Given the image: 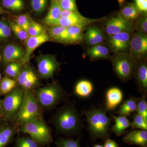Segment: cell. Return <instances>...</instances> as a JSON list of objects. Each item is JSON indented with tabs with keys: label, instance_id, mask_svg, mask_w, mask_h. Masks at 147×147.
<instances>
[{
	"label": "cell",
	"instance_id": "obj_32",
	"mask_svg": "<svg viewBox=\"0 0 147 147\" xmlns=\"http://www.w3.org/2000/svg\"><path fill=\"white\" fill-rule=\"evenodd\" d=\"M48 0H29L32 11L36 15L43 13L48 5Z\"/></svg>",
	"mask_w": 147,
	"mask_h": 147
},
{
	"label": "cell",
	"instance_id": "obj_10",
	"mask_svg": "<svg viewBox=\"0 0 147 147\" xmlns=\"http://www.w3.org/2000/svg\"><path fill=\"white\" fill-rule=\"evenodd\" d=\"M129 45L132 59L135 61L142 59L147 52V35L137 32L131 38Z\"/></svg>",
	"mask_w": 147,
	"mask_h": 147
},
{
	"label": "cell",
	"instance_id": "obj_50",
	"mask_svg": "<svg viewBox=\"0 0 147 147\" xmlns=\"http://www.w3.org/2000/svg\"><path fill=\"white\" fill-rule=\"evenodd\" d=\"M1 55H0V61H1Z\"/></svg>",
	"mask_w": 147,
	"mask_h": 147
},
{
	"label": "cell",
	"instance_id": "obj_47",
	"mask_svg": "<svg viewBox=\"0 0 147 147\" xmlns=\"http://www.w3.org/2000/svg\"><path fill=\"white\" fill-rule=\"evenodd\" d=\"M125 0H118V2L119 3V4L120 5L122 4L124 2V1Z\"/></svg>",
	"mask_w": 147,
	"mask_h": 147
},
{
	"label": "cell",
	"instance_id": "obj_37",
	"mask_svg": "<svg viewBox=\"0 0 147 147\" xmlns=\"http://www.w3.org/2000/svg\"><path fill=\"white\" fill-rule=\"evenodd\" d=\"M45 32V29L42 25L32 19L30 26L27 31L29 36H36Z\"/></svg>",
	"mask_w": 147,
	"mask_h": 147
},
{
	"label": "cell",
	"instance_id": "obj_18",
	"mask_svg": "<svg viewBox=\"0 0 147 147\" xmlns=\"http://www.w3.org/2000/svg\"><path fill=\"white\" fill-rule=\"evenodd\" d=\"M123 99V94L120 89L112 88L107 91L106 94V108L113 110L117 108Z\"/></svg>",
	"mask_w": 147,
	"mask_h": 147
},
{
	"label": "cell",
	"instance_id": "obj_28",
	"mask_svg": "<svg viewBox=\"0 0 147 147\" xmlns=\"http://www.w3.org/2000/svg\"><path fill=\"white\" fill-rule=\"evenodd\" d=\"M140 13L135 4H130L121 9L120 14L126 20L131 21L138 18Z\"/></svg>",
	"mask_w": 147,
	"mask_h": 147
},
{
	"label": "cell",
	"instance_id": "obj_36",
	"mask_svg": "<svg viewBox=\"0 0 147 147\" xmlns=\"http://www.w3.org/2000/svg\"><path fill=\"white\" fill-rule=\"evenodd\" d=\"M54 143L57 147H81L79 139L73 140L60 137Z\"/></svg>",
	"mask_w": 147,
	"mask_h": 147
},
{
	"label": "cell",
	"instance_id": "obj_25",
	"mask_svg": "<svg viewBox=\"0 0 147 147\" xmlns=\"http://www.w3.org/2000/svg\"><path fill=\"white\" fill-rule=\"evenodd\" d=\"M93 90V86L91 82L87 80H82L76 84L74 92L78 96L86 98L90 95Z\"/></svg>",
	"mask_w": 147,
	"mask_h": 147
},
{
	"label": "cell",
	"instance_id": "obj_11",
	"mask_svg": "<svg viewBox=\"0 0 147 147\" xmlns=\"http://www.w3.org/2000/svg\"><path fill=\"white\" fill-rule=\"evenodd\" d=\"M134 29L131 21L126 20L120 14L110 18L105 24V32L110 36L122 32L131 33Z\"/></svg>",
	"mask_w": 147,
	"mask_h": 147
},
{
	"label": "cell",
	"instance_id": "obj_4",
	"mask_svg": "<svg viewBox=\"0 0 147 147\" xmlns=\"http://www.w3.org/2000/svg\"><path fill=\"white\" fill-rule=\"evenodd\" d=\"M24 92V100L21 108L12 120L18 127L42 117L40 107L34 92L32 90Z\"/></svg>",
	"mask_w": 147,
	"mask_h": 147
},
{
	"label": "cell",
	"instance_id": "obj_48",
	"mask_svg": "<svg viewBox=\"0 0 147 147\" xmlns=\"http://www.w3.org/2000/svg\"><path fill=\"white\" fill-rule=\"evenodd\" d=\"M94 147H104L103 146L100 145H95L94 146Z\"/></svg>",
	"mask_w": 147,
	"mask_h": 147
},
{
	"label": "cell",
	"instance_id": "obj_3",
	"mask_svg": "<svg viewBox=\"0 0 147 147\" xmlns=\"http://www.w3.org/2000/svg\"><path fill=\"white\" fill-rule=\"evenodd\" d=\"M18 131L28 134L42 147L49 146L53 142L52 130L42 117L20 125Z\"/></svg>",
	"mask_w": 147,
	"mask_h": 147
},
{
	"label": "cell",
	"instance_id": "obj_23",
	"mask_svg": "<svg viewBox=\"0 0 147 147\" xmlns=\"http://www.w3.org/2000/svg\"><path fill=\"white\" fill-rule=\"evenodd\" d=\"M0 5L7 13H19L24 10V0H0Z\"/></svg>",
	"mask_w": 147,
	"mask_h": 147
},
{
	"label": "cell",
	"instance_id": "obj_15",
	"mask_svg": "<svg viewBox=\"0 0 147 147\" xmlns=\"http://www.w3.org/2000/svg\"><path fill=\"white\" fill-rule=\"evenodd\" d=\"M123 141L128 144L147 147V130L139 129L130 131L125 135Z\"/></svg>",
	"mask_w": 147,
	"mask_h": 147
},
{
	"label": "cell",
	"instance_id": "obj_17",
	"mask_svg": "<svg viewBox=\"0 0 147 147\" xmlns=\"http://www.w3.org/2000/svg\"><path fill=\"white\" fill-rule=\"evenodd\" d=\"M25 51L18 45L9 44L7 45L3 52L4 60L6 63L21 61L24 58Z\"/></svg>",
	"mask_w": 147,
	"mask_h": 147
},
{
	"label": "cell",
	"instance_id": "obj_33",
	"mask_svg": "<svg viewBox=\"0 0 147 147\" xmlns=\"http://www.w3.org/2000/svg\"><path fill=\"white\" fill-rule=\"evenodd\" d=\"M21 63L17 62H12L7 66L5 73L9 77L12 79H17L22 67Z\"/></svg>",
	"mask_w": 147,
	"mask_h": 147
},
{
	"label": "cell",
	"instance_id": "obj_42",
	"mask_svg": "<svg viewBox=\"0 0 147 147\" xmlns=\"http://www.w3.org/2000/svg\"><path fill=\"white\" fill-rule=\"evenodd\" d=\"M136 28L140 32L146 34L147 32V18L146 16L140 18L136 24Z\"/></svg>",
	"mask_w": 147,
	"mask_h": 147
},
{
	"label": "cell",
	"instance_id": "obj_45",
	"mask_svg": "<svg viewBox=\"0 0 147 147\" xmlns=\"http://www.w3.org/2000/svg\"><path fill=\"white\" fill-rule=\"evenodd\" d=\"M6 11H5L4 9L2 8L1 6L0 5V15H2L3 14H5V13H8Z\"/></svg>",
	"mask_w": 147,
	"mask_h": 147
},
{
	"label": "cell",
	"instance_id": "obj_39",
	"mask_svg": "<svg viewBox=\"0 0 147 147\" xmlns=\"http://www.w3.org/2000/svg\"><path fill=\"white\" fill-rule=\"evenodd\" d=\"M136 111L147 121V102L146 96H142L138 99Z\"/></svg>",
	"mask_w": 147,
	"mask_h": 147
},
{
	"label": "cell",
	"instance_id": "obj_31",
	"mask_svg": "<svg viewBox=\"0 0 147 147\" xmlns=\"http://www.w3.org/2000/svg\"><path fill=\"white\" fill-rule=\"evenodd\" d=\"M17 81L15 79L4 77L0 83V94H7L17 86Z\"/></svg>",
	"mask_w": 147,
	"mask_h": 147
},
{
	"label": "cell",
	"instance_id": "obj_22",
	"mask_svg": "<svg viewBox=\"0 0 147 147\" xmlns=\"http://www.w3.org/2000/svg\"><path fill=\"white\" fill-rule=\"evenodd\" d=\"M85 37L87 42L93 45L100 44L104 39L102 31L97 27L88 28L85 34Z\"/></svg>",
	"mask_w": 147,
	"mask_h": 147
},
{
	"label": "cell",
	"instance_id": "obj_26",
	"mask_svg": "<svg viewBox=\"0 0 147 147\" xmlns=\"http://www.w3.org/2000/svg\"><path fill=\"white\" fill-rule=\"evenodd\" d=\"M49 29L50 36L59 42H66L67 38V28L60 26H51Z\"/></svg>",
	"mask_w": 147,
	"mask_h": 147
},
{
	"label": "cell",
	"instance_id": "obj_24",
	"mask_svg": "<svg viewBox=\"0 0 147 147\" xmlns=\"http://www.w3.org/2000/svg\"><path fill=\"white\" fill-rule=\"evenodd\" d=\"M139 98L130 96L124 101L121 105L117 113L119 115L129 117L136 111L137 103Z\"/></svg>",
	"mask_w": 147,
	"mask_h": 147
},
{
	"label": "cell",
	"instance_id": "obj_5",
	"mask_svg": "<svg viewBox=\"0 0 147 147\" xmlns=\"http://www.w3.org/2000/svg\"><path fill=\"white\" fill-rule=\"evenodd\" d=\"M34 92L40 107L45 109H51L62 100L65 92L61 88L55 83L35 89Z\"/></svg>",
	"mask_w": 147,
	"mask_h": 147
},
{
	"label": "cell",
	"instance_id": "obj_20",
	"mask_svg": "<svg viewBox=\"0 0 147 147\" xmlns=\"http://www.w3.org/2000/svg\"><path fill=\"white\" fill-rule=\"evenodd\" d=\"M115 120V123L112 127L111 130L116 136L119 137L124 134L125 130L131 126V123L127 117L119 115H111Z\"/></svg>",
	"mask_w": 147,
	"mask_h": 147
},
{
	"label": "cell",
	"instance_id": "obj_16",
	"mask_svg": "<svg viewBox=\"0 0 147 147\" xmlns=\"http://www.w3.org/2000/svg\"><path fill=\"white\" fill-rule=\"evenodd\" d=\"M18 133L16 125L5 124L0 126V147H6L14 140V137Z\"/></svg>",
	"mask_w": 147,
	"mask_h": 147
},
{
	"label": "cell",
	"instance_id": "obj_21",
	"mask_svg": "<svg viewBox=\"0 0 147 147\" xmlns=\"http://www.w3.org/2000/svg\"><path fill=\"white\" fill-rule=\"evenodd\" d=\"M61 11L57 1L55 0H50V8L47 15L42 20L43 23L51 26L60 18Z\"/></svg>",
	"mask_w": 147,
	"mask_h": 147
},
{
	"label": "cell",
	"instance_id": "obj_34",
	"mask_svg": "<svg viewBox=\"0 0 147 147\" xmlns=\"http://www.w3.org/2000/svg\"><path fill=\"white\" fill-rule=\"evenodd\" d=\"M13 21L19 26L27 31L30 26L32 18L28 13L13 16Z\"/></svg>",
	"mask_w": 147,
	"mask_h": 147
},
{
	"label": "cell",
	"instance_id": "obj_13",
	"mask_svg": "<svg viewBox=\"0 0 147 147\" xmlns=\"http://www.w3.org/2000/svg\"><path fill=\"white\" fill-rule=\"evenodd\" d=\"M50 40L49 35L46 33L36 36H29L26 40V51L24 58L21 61L23 65L28 63L31 55L34 50L43 43Z\"/></svg>",
	"mask_w": 147,
	"mask_h": 147
},
{
	"label": "cell",
	"instance_id": "obj_9",
	"mask_svg": "<svg viewBox=\"0 0 147 147\" xmlns=\"http://www.w3.org/2000/svg\"><path fill=\"white\" fill-rule=\"evenodd\" d=\"M26 65L24 67L22 66L16 81L24 91H33L39 84L38 78L33 69L30 66Z\"/></svg>",
	"mask_w": 147,
	"mask_h": 147
},
{
	"label": "cell",
	"instance_id": "obj_12",
	"mask_svg": "<svg viewBox=\"0 0 147 147\" xmlns=\"http://www.w3.org/2000/svg\"><path fill=\"white\" fill-rule=\"evenodd\" d=\"M37 62L38 73L43 79L52 78L59 66L55 58L51 55L40 56Z\"/></svg>",
	"mask_w": 147,
	"mask_h": 147
},
{
	"label": "cell",
	"instance_id": "obj_35",
	"mask_svg": "<svg viewBox=\"0 0 147 147\" xmlns=\"http://www.w3.org/2000/svg\"><path fill=\"white\" fill-rule=\"evenodd\" d=\"M131 126L133 129L147 130V121L138 113H134Z\"/></svg>",
	"mask_w": 147,
	"mask_h": 147
},
{
	"label": "cell",
	"instance_id": "obj_38",
	"mask_svg": "<svg viewBox=\"0 0 147 147\" xmlns=\"http://www.w3.org/2000/svg\"><path fill=\"white\" fill-rule=\"evenodd\" d=\"M9 26L11 31L13 32L18 39L23 41L26 40L29 36L27 31L19 26L13 21H10Z\"/></svg>",
	"mask_w": 147,
	"mask_h": 147
},
{
	"label": "cell",
	"instance_id": "obj_40",
	"mask_svg": "<svg viewBox=\"0 0 147 147\" xmlns=\"http://www.w3.org/2000/svg\"><path fill=\"white\" fill-rule=\"evenodd\" d=\"M57 2L61 10L77 11L76 0H61Z\"/></svg>",
	"mask_w": 147,
	"mask_h": 147
},
{
	"label": "cell",
	"instance_id": "obj_1",
	"mask_svg": "<svg viewBox=\"0 0 147 147\" xmlns=\"http://www.w3.org/2000/svg\"><path fill=\"white\" fill-rule=\"evenodd\" d=\"M52 121L59 133L76 134L83 127L80 115L72 104H65L53 115Z\"/></svg>",
	"mask_w": 147,
	"mask_h": 147
},
{
	"label": "cell",
	"instance_id": "obj_2",
	"mask_svg": "<svg viewBox=\"0 0 147 147\" xmlns=\"http://www.w3.org/2000/svg\"><path fill=\"white\" fill-rule=\"evenodd\" d=\"M86 117L90 134L94 139H105L109 136L111 119L106 111L93 108L84 112Z\"/></svg>",
	"mask_w": 147,
	"mask_h": 147
},
{
	"label": "cell",
	"instance_id": "obj_44",
	"mask_svg": "<svg viewBox=\"0 0 147 147\" xmlns=\"http://www.w3.org/2000/svg\"><path fill=\"white\" fill-rule=\"evenodd\" d=\"M104 147H119L118 145L115 141L110 139L106 140L104 145Z\"/></svg>",
	"mask_w": 147,
	"mask_h": 147
},
{
	"label": "cell",
	"instance_id": "obj_8",
	"mask_svg": "<svg viewBox=\"0 0 147 147\" xmlns=\"http://www.w3.org/2000/svg\"><path fill=\"white\" fill-rule=\"evenodd\" d=\"M131 59L127 55L119 54L113 59V67L116 74L123 81L130 79L134 72V63Z\"/></svg>",
	"mask_w": 147,
	"mask_h": 147
},
{
	"label": "cell",
	"instance_id": "obj_30",
	"mask_svg": "<svg viewBox=\"0 0 147 147\" xmlns=\"http://www.w3.org/2000/svg\"><path fill=\"white\" fill-rule=\"evenodd\" d=\"M13 147H42L29 136L21 137L18 134L14 139Z\"/></svg>",
	"mask_w": 147,
	"mask_h": 147
},
{
	"label": "cell",
	"instance_id": "obj_46",
	"mask_svg": "<svg viewBox=\"0 0 147 147\" xmlns=\"http://www.w3.org/2000/svg\"><path fill=\"white\" fill-rule=\"evenodd\" d=\"M3 115L1 111V100L0 99V117H2Z\"/></svg>",
	"mask_w": 147,
	"mask_h": 147
},
{
	"label": "cell",
	"instance_id": "obj_43",
	"mask_svg": "<svg viewBox=\"0 0 147 147\" xmlns=\"http://www.w3.org/2000/svg\"><path fill=\"white\" fill-rule=\"evenodd\" d=\"M135 5L140 12H146L147 0H135Z\"/></svg>",
	"mask_w": 147,
	"mask_h": 147
},
{
	"label": "cell",
	"instance_id": "obj_6",
	"mask_svg": "<svg viewBox=\"0 0 147 147\" xmlns=\"http://www.w3.org/2000/svg\"><path fill=\"white\" fill-rule=\"evenodd\" d=\"M25 92L16 86L1 100L3 117L7 120H12L18 113L23 103Z\"/></svg>",
	"mask_w": 147,
	"mask_h": 147
},
{
	"label": "cell",
	"instance_id": "obj_29",
	"mask_svg": "<svg viewBox=\"0 0 147 147\" xmlns=\"http://www.w3.org/2000/svg\"><path fill=\"white\" fill-rule=\"evenodd\" d=\"M83 28L76 26L67 28V43H72L81 42L83 38Z\"/></svg>",
	"mask_w": 147,
	"mask_h": 147
},
{
	"label": "cell",
	"instance_id": "obj_41",
	"mask_svg": "<svg viewBox=\"0 0 147 147\" xmlns=\"http://www.w3.org/2000/svg\"><path fill=\"white\" fill-rule=\"evenodd\" d=\"M6 22L3 20L0 21V38H7L11 35L10 27Z\"/></svg>",
	"mask_w": 147,
	"mask_h": 147
},
{
	"label": "cell",
	"instance_id": "obj_14",
	"mask_svg": "<svg viewBox=\"0 0 147 147\" xmlns=\"http://www.w3.org/2000/svg\"><path fill=\"white\" fill-rule=\"evenodd\" d=\"M131 33L122 32L110 36L109 43L114 53H119L125 51L129 45Z\"/></svg>",
	"mask_w": 147,
	"mask_h": 147
},
{
	"label": "cell",
	"instance_id": "obj_19",
	"mask_svg": "<svg viewBox=\"0 0 147 147\" xmlns=\"http://www.w3.org/2000/svg\"><path fill=\"white\" fill-rule=\"evenodd\" d=\"M137 79L139 92L143 96L146 97L147 93V66L146 63H142L138 66Z\"/></svg>",
	"mask_w": 147,
	"mask_h": 147
},
{
	"label": "cell",
	"instance_id": "obj_7",
	"mask_svg": "<svg viewBox=\"0 0 147 147\" xmlns=\"http://www.w3.org/2000/svg\"><path fill=\"white\" fill-rule=\"evenodd\" d=\"M97 21L98 19L86 18L81 15L78 11L62 10L60 18L51 26H60L66 28L76 26L84 29L86 26Z\"/></svg>",
	"mask_w": 147,
	"mask_h": 147
},
{
	"label": "cell",
	"instance_id": "obj_49",
	"mask_svg": "<svg viewBox=\"0 0 147 147\" xmlns=\"http://www.w3.org/2000/svg\"><path fill=\"white\" fill-rule=\"evenodd\" d=\"M55 1H61V0H55Z\"/></svg>",
	"mask_w": 147,
	"mask_h": 147
},
{
	"label": "cell",
	"instance_id": "obj_27",
	"mask_svg": "<svg viewBox=\"0 0 147 147\" xmlns=\"http://www.w3.org/2000/svg\"><path fill=\"white\" fill-rule=\"evenodd\" d=\"M88 53L91 59H93L106 58L109 55V50L106 46L98 44L90 48Z\"/></svg>",
	"mask_w": 147,
	"mask_h": 147
}]
</instances>
